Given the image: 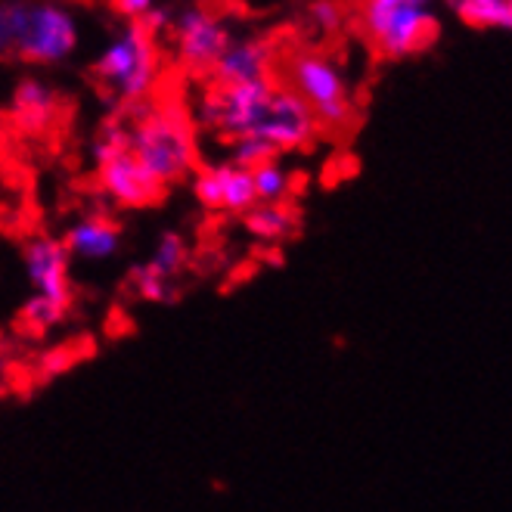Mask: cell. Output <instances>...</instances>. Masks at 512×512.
<instances>
[{"label":"cell","instance_id":"obj_1","mask_svg":"<svg viewBox=\"0 0 512 512\" xmlns=\"http://www.w3.org/2000/svg\"><path fill=\"white\" fill-rule=\"evenodd\" d=\"M193 125L218 137L221 143L258 140L277 159L301 153L317 143L320 128L308 106L274 78L261 84H215L208 81L196 103Z\"/></svg>","mask_w":512,"mask_h":512},{"label":"cell","instance_id":"obj_2","mask_svg":"<svg viewBox=\"0 0 512 512\" xmlns=\"http://www.w3.org/2000/svg\"><path fill=\"white\" fill-rule=\"evenodd\" d=\"M128 153L146 168V174L162 184L193 177L199 168V140L193 118L174 103H140L125 109Z\"/></svg>","mask_w":512,"mask_h":512},{"label":"cell","instance_id":"obj_3","mask_svg":"<svg viewBox=\"0 0 512 512\" xmlns=\"http://www.w3.org/2000/svg\"><path fill=\"white\" fill-rule=\"evenodd\" d=\"M78 19L50 0H0V53L56 66L78 50Z\"/></svg>","mask_w":512,"mask_h":512},{"label":"cell","instance_id":"obj_4","mask_svg":"<svg viewBox=\"0 0 512 512\" xmlns=\"http://www.w3.org/2000/svg\"><path fill=\"white\" fill-rule=\"evenodd\" d=\"M280 81L308 106L320 134H342L351 128L354 97L342 66L329 53L314 47L280 53Z\"/></svg>","mask_w":512,"mask_h":512},{"label":"cell","instance_id":"obj_5","mask_svg":"<svg viewBox=\"0 0 512 512\" xmlns=\"http://www.w3.org/2000/svg\"><path fill=\"white\" fill-rule=\"evenodd\" d=\"M438 0H360L357 28L385 59L423 53L438 35Z\"/></svg>","mask_w":512,"mask_h":512},{"label":"cell","instance_id":"obj_6","mask_svg":"<svg viewBox=\"0 0 512 512\" xmlns=\"http://www.w3.org/2000/svg\"><path fill=\"white\" fill-rule=\"evenodd\" d=\"M94 72L109 94L125 109L149 103L153 90L162 75V50L159 38L149 35L140 22H131L122 35H115L100 59L94 63Z\"/></svg>","mask_w":512,"mask_h":512},{"label":"cell","instance_id":"obj_7","mask_svg":"<svg viewBox=\"0 0 512 512\" xmlns=\"http://www.w3.org/2000/svg\"><path fill=\"white\" fill-rule=\"evenodd\" d=\"M97 168L100 193L118 208H146L165 196V187L146 174V168L128 153L125 118H109L90 146Z\"/></svg>","mask_w":512,"mask_h":512},{"label":"cell","instance_id":"obj_8","mask_svg":"<svg viewBox=\"0 0 512 512\" xmlns=\"http://www.w3.org/2000/svg\"><path fill=\"white\" fill-rule=\"evenodd\" d=\"M168 32H171V50L177 66H184L187 72L196 75H212L224 47L233 38L224 19L202 7H190L180 16H174Z\"/></svg>","mask_w":512,"mask_h":512},{"label":"cell","instance_id":"obj_9","mask_svg":"<svg viewBox=\"0 0 512 512\" xmlns=\"http://www.w3.org/2000/svg\"><path fill=\"white\" fill-rule=\"evenodd\" d=\"M22 264L32 295L69 314L75 292H72V258L66 255L63 243L56 236H32L22 249Z\"/></svg>","mask_w":512,"mask_h":512},{"label":"cell","instance_id":"obj_10","mask_svg":"<svg viewBox=\"0 0 512 512\" xmlns=\"http://www.w3.org/2000/svg\"><path fill=\"white\" fill-rule=\"evenodd\" d=\"M193 196L208 212L227 218H243L249 208L258 205L252 190V171L239 168L227 159L193 171Z\"/></svg>","mask_w":512,"mask_h":512},{"label":"cell","instance_id":"obj_11","mask_svg":"<svg viewBox=\"0 0 512 512\" xmlns=\"http://www.w3.org/2000/svg\"><path fill=\"white\" fill-rule=\"evenodd\" d=\"M280 78V50L267 38H230L208 81L215 84H261Z\"/></svg>","mask_w":512,"mask_h":512},{"label":"cell","instance_id":"obj_12","mask_svg":"<svg viewBox=\"0 0 512 512\" xmlns=\"http://www.w3.org/2000/svg\"><path fill=\"white\" fill-rule=\"evenodd\" d=\"M59 243L72 261H112L122 249V227L106 215H87L78 218Z\"/></svg>","mask_w":512,"mask_h":512},{"label":"cell","instance_id":"obj_13","mask_svg":"<svg viewBox=\"0 0 512 512\" xmlns=\"http://www.w3.org/2000/svg\"><path fill=\"white\" fill-rule=\"evenodd\" d=\"M59 106H63V103H59V94L50 84H44L38 78H25L13 90L10 112H13L19 128L38 134V131H47L56 122Z\"/></svg>","mask_w":512,"mask_h":512},{"label":"cell","instance_id":"obj_14","mask_svg":"<svg viewBox=\"0 0 512 512\" xmlns=\"http://www.w3.org/2000/svg\"><path fill=\"white\" fill-rule=\"evenodd\" d=\"M243 224H246L249 236H255L258 243L280 246V243H286V239H292L298 233V212L289 202L255 205L243 215Z\"/></svg>","mask_w":512,"mask_h":512},{"label":"cell","instance_id":"obj_15","mask_svg":"<svg viewBox=\"0 0 512 512\" xmlns=\"http://www.w3.org/2000/svg\"><path fill=\"white\" fill-rule=\"evenodd\" d=\"M472 28H512V0H444Z\"/></svg>","mask_w":512,"mask_h":512},{"label":"cell","instance_id":"obj_16","mask_svg":"<svg viewBox=\"0 0 512 512\" xmlns=\"http://www.w3.org/2000/svg\"><path fill=\"white\" fill-rule=\"evenodd\" d=\"M252 190H255L258 205L289 202V196H292V171L280 159H270V162L252 168Z\"/></svg>","mask_w":512,"mask_h":512},{"label":"cell","instance_id":"obj_17","mask_svg":"<svg viewBox=\"0 0 512 512\" xmlns=\"http://www.w3.org/2000/svg\"><path fill=\"white\" fill-rule=\"evenodd\" d=\"M153 274L165 277V280H177V274L184 270L187 264V243H184V236L180 233H162L159 236V243L153 249V255H149V261H143Z\"/></svg>","mask_w":512,"mask_h":512},{"label":"cell","instance_id":"obj_18","mask_svg":"<svg viewBox=\"0 0 512 512\" xmlns=\"http://www.w3.org/2000/svg\"><path fill=\"white\" fill-rule=\"evenodd\" d=\"M128 286L137 298L149 301V305H168V301L174 298V283L153 274L146 264H137L131 274H128Z\"/></svg>","mask_w":512,"mask_h":512},{"label":"cell","instance_id":"obj_19","mask_svg":"<svg viewBox=\"0 0 512 512\" xmlns=\"http://www.w3.org/2000/svg\"><path fill=\"white\" fill-rule=\"evenodd\" d=\"M227 162H233V165H239V168H246V171H252V168H258V165H264V162H270V159H277L270 149L264 146V143H258V140H236V143H227Z\"/></svg>","mask_w":512,"mask_h":512},{"label":"cell","instance_id":"obj_20","mask_svg":"<svg viewBox=\"0 0 512 512\" xmlns=\"http://www.w3.org/2000/svg\"><path fill=\"white\" fill-rule=\"evenodd\" d=\"M311 19L317 28H323V32H336V28H342V22H345V10L336 4V0H314Z\"/></svg>","mask_w":512,"mask_h":512},{"label":"cell","instance_id":"obj_21","mask_svg":"<svg viewBox=\"0 0 512 512\" xmlns=\"http://www.w3.org/2000/svg\"><path fill=\"white\" fill-rule=\"evenodd\" d=\"M115 10L131 22H143L149 13L156 10V0H112Z\"/></svg>","mask_w":512,"mask_h":512},{"label":"cell","instance_id":"obj_22","mask_svg":"<svg viewBox=\"0 0 512 512\" xmlns=\"http://www.w3.org/2000/svg\"><path fill=\"white\" fill-rule=\"evenodd\" d=\"M4 382H7V360L0 354V391H4Z\"/></svg>","mask_w":512,"mask_h":512}]
</instances>
